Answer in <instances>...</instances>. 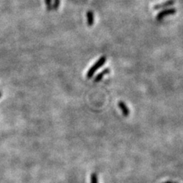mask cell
Returning <instances> with one entry per match:
<instances>
[{
  "instance_id": "1",
  "label": "cell",
  "mask_w": 183,
  "mask_h": 183,
  "mask_svg": "<svg viewBox=\"0 0 183 183\" xmlns=\"http://www.w3.org/2000/svg\"><path fill=\"white\" fill-rule=\"evenodd\" d=\"M106 60H107V58H106V56H101V57H100L99 59H98V60H97L96 62L94 63V65H92V66L90 67V69H88V72H87L86 77L88 78V79H90V78L92 77L94 75V73H95V72H96V71L98 70L100 67H101V66H102L103 65L106 63Z\"/></svg>"
},
{
  "instance_id": "2",
  "label": "cell",
  "mask_w": 183,
  "mask_h": 183,
  "mask_svg": "<svg viewBox=\"0 0 183 183\" xmlns=\"http://www.w3.org/2000/svg\"><path fill=\"white\" fill-rule=\"evenodd\" d=\"M176 13V10L175 8H168V9H165L163 11H160L156 15V19L157 20H162V18L168 16V15H172V14H175Z\"/></svg>"
},
{
  "instance_id": "3",
  "label": "cell",
  "mask_w": 183,
  "mask_h": 183,
  "mask_svg": "<svg viewBox=\"0 0 183 183\" xmlns=\"http://www.w3.org/2000/svg\"><path fill=\"white\" fill-rule=\"evenodd\" d=\"M175 0H168L165 2H162L161 4H157V5H155L153 7V9L155 10H158V9H161V8H167V7L169 6H172L173 5H175Z\"/></svg>"
},
{
  "instance_id": "4",
  "label": "cell",
  "mask_w": 183,
  "mask_h": 183,
  "mask_svg": "<svg viewBox=\"0 0 183 183\" xmlns=\"http://www.w3.org/2000/svg\"><path fill=\"white\" fill-rule=\"evenodd\" d=\"M118 107L121 111L122 114H124V117H127L130 114V110L129 108L127 106V104L124 102V101H120L118 102Z\"/></svg>"
},
{
  "instance_id": "5",
  "label": "cell",
  "mask_w": 183,
  "mask_h": 183,
  "mask_svg": "<svg viewBox=\"0 0 183 183\" xmlns=\"http://www.w3.org/2000/svg\"><path fill=\"white\" fill-rule=\"evenodd\" d=\"M109 72H110V69H108V68H107V69H104V70L101 71L100 73H98V75H96V77L95 78V80H94V82H100V81L102 79V78L104 77V75H107V74H108Z\"/></svg>"
},
{
  "instance_id": "6",
  "label": "cell",
  "mask_w": 183,
  "mask_h": 183,
  "mask_svg": "<svg viewBox=\"0 0 183 183\" xmlns=\"http://www.w3.org/2000/svg\"><path fill=\"white\" fill-rule=\"evenodd\" d=\"M87 17V24L89 27L93 25L94 24V14L92 11H88L86 14Z\"/></svg>"
},
{
  "instance_id": "7",
  "label": "cell",
  "mask_w": 183,
  "mask_h": 183,
  "mask_svg": "<svg viewBox=\"0 0 183 183\" xmlns=\"http://www.w3.org/2000/svg\"><path fill=\"white\" fill-rule=\"evenodd\" d=\"M90 181L91 183H98V175L96 173L93 172L90 175Z\"/></svg>"
},
{
  "instance_id": "8",
  "label": "cell",
  "mask_w": 183,
  "mask_h": 183,
  "mask_svg": "<svg viewBox=\"0 0 183 183\" xmlns=\"http://www.w3.org/2000/svg\"><path fill=\"white\" fill-rule=\"evenodd\" d=\"M45 4H46V6H47V11H50L52 8L51 0H45Z\"/></svg>"
},
{
  "instance_id": "9",
  "label": "cell",
  "mask_w": 183,
  "mask_h": 183,
  "mask_svg": "<svg viewBox=\"0 0 183 183\" xmlns=\"http://www.w3.org/2000/svg\"><path fill=\"white\" fill-rule=\"evenodd\" d=\"M59 6V0H53V5H52V8L54 10H56Z\"/></svg>"
},
{
  "instance_id": "10",
  "label": "cell",
  "mask_w": 183,
  "mask_h": 183,
  "mask_svg": "<svg viewBox=\"0 0 183 183\" xmlns=\"http://www.w3.org/2000/svg\"><path fill=\"white\" fill-rule=\"evenodd\" d=\"M162 183H174L173 181H165V182H162Z\"/></svg>"
},
{
  "instance_id": "11",
  "label": "cell",
  "mask_w": 183,
  "mask_h": 183,
  "mask_svg": "<svg viewBox=\"0 0 183 183\" xmlns=\"http://www.w3.org/2000/svg\"><path fill=\"white\" fill-rule=\"evenodd\" d=\"M2 92H0V98H1V97H2Z\"/></svg>"
},
{
  "instance_id": "12",
  "label": "cell",
  "mask_w": 183,
  "mask_h": 183,
  "mask_svg": "<svg viewBox=\"0 0 183 183\" xmlns=\"http://www.w3.org/2000/svg\"><path fill=\"white\" fill-rule=\"evenodd\" d=\"M174 183H177V182H174Z\"/></svg>"
}]
</instances>
